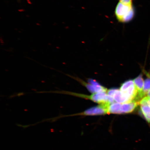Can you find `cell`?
Returning <instances> with one entry per match:
<instances>
[{
  "mask_svg": "<svg viewBox=\"0 0 150 150\" xmlns=\"http://www.w3.org/2000/svg\"><path fill=\"white\" fill-rule=\"evenodd\" d=\"M119 1L125 4L132 5V0H120Z\"/></svg>",
  "mask_w": 150,
  "mask_h": 150,
  "instance_id": "cell-10",
  "label": "cell"
},
{
  "mask_svg": "<svg viewBox=\"0 0 150 150\" xmlns=\"http://www.w3.org/2000/svg\"><path fill=\"white\" fill-rule=\"evenodd\" d=\"M88 82L89 83H90L91 84H92V85H100V84H99L98 82L96 81H95L93 79H89L88 80Z\"/></svg>",
  "mask_w": 150,
  "mask_h": 150,
  "instance_id": "cell-11",
  "label": "cell"
},
{
  "mask_svg": "<svg viewBox=\"0 0 150 150\" xmlns=\"http://www.w3.org/2000/svg\"><path fill=\"white\" fill-rule=\"evenodd\" d=\"M120 90L131 101L136 100L138 91L134 81H127L122 84Z\"/></svg>",
  "mask_w": 150,
  "mask_h": 150,
  "instance_id": "cell-3",
  "label": "cell"
},
{
  "mask_svg": "<svg viewBox=\"0 0 150 150\" xmlns=\"http://www.w3.org/2000/svg\"><path fill=\"white\" fill-rule=\"evenodd\" d=\"M110 105L100 104L99 105L88 109L81 113L67 115V117L76 115H96L108 113L109 106Z\"/></svg>",
  "mask_w": 150,
  "mask_h": 150,
  "instance_id": "cell-4",
  "label": "cell"
},
{
  "mask_svg": "<svg viewBox=\"0 0 150 150\" xmlns=\"http://www.w3.org/2000/svg\"><path fill=\"white\" fill-rule=\"evenodd\" d=\"M67 76L70 77L71 78L74 79L80 82L81 83L83 84L84 86L87 88L90 92L93 93H106L107 92L108 90L106 88L101 86L100 85H95L86 83L85 82L83 81L81 79H80L78 77H75L72 76L70 75L66 74Z\"/></svg>",
  "mask_w": 150,
  "mask_h": 150,
  "instance_id": "cell-6",
  "label": "cell"
},
{
  "mask_svg": "<svg viewBox=\"0 0 150 150\" xmlns=\"http://www.w3.org/2000/svg\"><path fill=\"white\" fill-rule=\"evenodd\" d=\"M139 105L142 114L146 121L150 123V106L148 104L145 97L140 100Z\"/></svg>",
  "mask_w": 150,
  "mask_h": 150,
  "instance_id": "cell-8",
  "label": "cell"
},
{
  "mask_svg": "<svg viewBox=\"0 0 150 150\" xmlns=\"http://www.w3.org/2000/svg\"><path fill=\"white\" fill-rule=\"evenodd\" d=\"M139 102L136 100L124 103H121L120 107V114L130 113L135 109Z\"/></svg>",
  "mask_w": 150,
  "mask_h": 150,
  "instance_id": "cell-7",
  "label": "cell"
},
{
  "mask_svg": "<svg viewBox=\"0 0 150 150\" xmlns=\"http://www.w3.org/2000/svg\"><path fill=\"white\" fill-rule=\"evenodd\" d=\"M147 75V78L144 81L143 93H142L144 98L146 96L148 91L150 90V75L149 74Z\"/></svg>",
  "mask_w": 150,
  "mask_h": 150,
  "instance_id": "cell-9",
  "label": "cell"
},
{
  "mask_svg": "<svg viewBox=\"0 0 150 150\" xmlns=\"http://www.w3.org/2000/svg\"><path fill=\"white\" fill-rule=\"evenodd\" d=\"M115 13L120 22L127 23L134 18L135 11L132 5L125 4L119 1L116 6Z\"/></svg>",
  "mask_w": 150,
  "mask_h": 150,
  "instance_id": "cell-2",
  "label": "cell"
},
{
  "mask_svg": "<svg viewBox=\"0 0 150 150\" xmlns=\"http://www.w3.org/2000/svg\"><path fill=\"white\" fill-rule=\"evenodd\" d=\"M145 97L146 98V100H147L148 104H149V105L150 106V97H148L147 96H145Z\"/></svg>",
  "mask_w": 150,
  "mask_h": 150,
  "instance_id": "cell-12",
  "label": "cell"
},
{
  "mask_svg": "<svg viewBox=\"0 0 150 150\" xmlns=\"http://www.w3.org/2000/svg\"><path fill=\"white\" fill-rule=\"evenodd\" d=\"M108 95L111 96L117 103H124L131 102L130 99L120 90L110 89L107 91Z\"/></svg>",
  "mask_w": 150,
  "mask_h": 150,
  "instance_id": "cell-5",
  "label": "cell"
},
{
  "mask_svg": "<svg viewBox=\"0 0 150 150\" xmlns=\"http://www.w3.org/2000/svg\"><path fill=\"white\" fill-rule=\"evenodd\" d=\"M60 93L61 94L71 95L81 98L88 99L100 104L110 105L114 103L115 101L112 97L107 94L106 93H94L91 96L65 91H61Z\"/></svg>",
  "mask_w": 150,
  "mask_h": 150,
  "instance_id": "cell-1",
  "label": "cell"
}]
</instances>
